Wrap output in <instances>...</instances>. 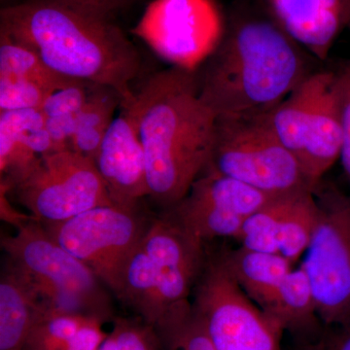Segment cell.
I'll return each instance as SVG.
<instances>
[{"instance_id":"1","label":"cell","mask_w":350,"mask_h":350,"mask_svg":"<svg viewBox=\"0 0 350 350\" xmlns=\"http://www.w3.org/2000/svg\"><path fill=\"white\" fill-rule=\"evenodd\" d=\"M112 18L72 0H27L2 9L0 31L31 48L57 75L111 87L128 101L142 57Z\"/></svg>"},{"instance_id":"2","label":"cell","mask_w":350,"mask_h":350,"mask_svg":"<svg viewBox=\"0 0 350 350\" xmlns=\"http://www.w3.org/2000/svg\"><path fill=\"white\" fill-rule=\"evenodd\" d=\"M319 63L262 9L239 11L197 70L200 96L216 117L262 114L319 70Z\"/></svg>"},{"instance_id":"3","label":"cell","mask_w":350,"mask_h":350,"mask_svg":"<svg viewBox=\"0 0 350 350\" xmlns=\"http://www.w3.org/2000/svg\"><path fill=\"white\" fill-rule=\"evenodd\" d=\"M135 100L149 198L163 211L206 170L217 117L200 98L197 71L174 66L145 80Z\"/></svg>"},{"instance_id":"4","label":"cell","mask_w":350,"mask_h":350,"mask_svg":"<svg viewBox=\"0 0 350 350\" xmlns=\"http://www.w3.org/2000/svg\"><path fill=\"white\" fill-rule=\"evenodd\" d=\"M1 248L47 308L103 324L114 320L109 290L84 262L64 250L38 219L1 237Z\"/></svg>"},{"instance_id":"5","label":"cell","mask_w":350,"mask_h":350,"mask_svg":"<svg viewBox=\"0 0 350 350\" xmlns=\"http://www.w3.org/2000/svg\"><path fill=\"white\" fill-rule=\"evenodd\" d=\"M267 113L217 117L206 170L231 177L271 197L315 191L300 161L271 130Z\"/></svg>"},{"instance_id":"6","label":"cell","mask_w":350,"mask_h":350,"mask_svg":"<svg viewBox=\"0 0 350 350\" xmlns=\"http://www.w3.org/2000/svg\"><path fill=\"white\" fill-rule=\"evenodd\" d=\"M152 219L138 206L113 204L68 220L41 224L51 238L91 269L121 301L126 262L142 243Z\"/></svg>"},{"instance_id":"7","label":"cell","mask_w":350,"mask_h":350,"mask_svg":"<svg viewBox=\"0 0 350 350\" xmlns=\"http://www.w3.org/2000/svg\"><path fill=\"white\" fill-rule=\"evenodd\" d=\"M192 306L215 350H282L283 332L230 275L220 253H207Z\"/></svg>"},{"instance_id":"8","label":"cell","mask_w":350,"mask_h":350,"mask_svg":"<svg viewBox=\"0 0 350 350\" xmlns=\"http://www.w3.org/2000/svg\"><path fill=\"white\" fill-rule=\"evenodd\" d=\"M319 221L301 266L325 327L350 322V196L320 183Z\"/></svg>"},{"instance_id":"9","label":"cell","mask_w":350,"mask_h":350,"mask_svg":"<svg viewBox=\"0 0 350 350\" xmlns=\"http://www.w3.org/2000/svg\"><path fill=\"white\" fill-rule=\"evenodd\" d=\"M13 191L18 202L41 223L68 220L114 204L94 161L70 150L41 157Z\"/></svg>"},{"instance_id":"10","label":"cell","mask_w":350,"mask_h":350,"mask_svg":"<svg viewBox=\"0 0 350 350\" xmlns=\"http://www.w3.org/2000/svg\"><path fill=\"white\" fill-rule=\"evenodd\" d=\"M214 0H154L133 33L170 66L197 71L224 36Z\"/></svg>"},{"instance_id":"11","label":"cell","mask_w":350,"mask_h":350,"mask_svg":"<svg viewBox=\"0 0 350 350\" xmlns=\"http://www.w3.org/2000/svg\"><path fill=\"white\" fill-rule=\"evenodd\" d=\"M142 245L153 266L162 317L172 306L188 301L194 291L206 260V243L163 211L152 219Z\"/></svg>"},{"instance_id":"12","label":"cell","mask_w":350,"mask_h":350,"mask_svg":"<svg viewBox=\"0 0 350 350\" xmlns=\"http://www.w3.org/2000/svg\"><path fill=\"white\" fill-rule=\"evenodd\" d=\"M135 96L122 101L94 158L112 202L126 206H138L140 200L149 197Z\"/></svg>"},{"instance_id":"13","label":"cell","mask_w":350,"mask_h":350,"mask_svg":"<svg viewBox=\"0 0 350 350\" xmlns=\"http://www.w3.org/2000/svg\"><path fill=\"white\" fill-rule=\"evenodd\" d=\"M262 11L320 63L350 25V0H258Z\"/></svg>"},{"instance_id":"14","label":"cell","mask_w":350,"mask_h":350,"mask_svg":"<svg viewBox=\"0 0 350 350\" xmlns=\"http://www.w3.org/2000/svg\"><path fill=\"white\" fill-rule=\"evenodd\" d=\"M342 112L335 69H326L314 107L306 124L301 165L315 188L340 160Z\"/></svg>"},{"instance_id":"15","label":"cell","mask_w":350,"mask_h":350,"mask_svg":"<svg viewBox=\"0 0 350 350\" xmlns=\"http://www.w3.org/2000/svg\"><path fill=\"white\" fill-rule=\"evenodd\" d=\"M261 310L289 333L299 347L317 345L325 330L312 285L301 265L287 275Z\"/></svg>"},{"instance_id":"16","label":"cell","mask_w":350,"mask_h":350,"mask_svg":"<svg viewBox=\"0 0 350 350\" xmlns=\"http://www.w3.org/2000/svg\"><path fill=\"white\" fill-rule=\"evenodd\" d=\"M41 300L6 259L0 276V350H24Z\"/></svg>"},{"instance_id":"17","label":"cell","mask_w":350,"mask_h":350,"mask_svg":"<svg viewBox=\"0 0 350 350\" xmlns=\"http://www.w3.org/2000/svg\"><path fill=\"white\" fill-rule=\"evenodd\" d=\"M219 253L234 282L260 308L295 269L293 262L280 253L261 252L241 246Z\"/></svg>"},{"instance_id":"18","label":"cell","mask_w":350,"mask_h":350,"mask_svg":"<svg viewBox=\"0 0 350 350\" xmlns=\"http://www.w3.org/2000/svg\"><path fill=\"white\" fill-rule=\"evenodd\" d=\"M45 123L40 109L0 112V184L12 192L29 176L41 157L27 144V133Z\"/></svg>"},{"instance_id":"19","label":"cell","mask_w":350,"mask_h":350,"mask_svg":"<svg viewBox=\"0 0 350 350\" xmlns=\"http://www.w3.org/2000/svg\"><path fill=\"white\" fill-rule=\"evenodd\" d=\"M325 70L319 68L314 71L282 103L267 113L269 126L276 137L300 163L305 146L306 124L319 96Z\"/></svg>"},{"instance_id":"20","label":"cell","mask_w":350,"mask_h":350,"mask_svg":"<svg viewBox=\"0 0 350 350\" xmlns=\"http://www.w3.org/2000/svg\"><path fill=\"white\" fill-rule=\"evenodd\" d=\"M319 213L314 191H300L283 197L278 224V250L294 265L308 250L319 221Z\"/></svg>"},{"instance_id":"21","label":"cell","mask_w":350,"mask_h":350,"mask_svg":"<svg viewBox=\"0 0 350 350\" xmlns=\"http://www.w3.org/2000/svg\"><path fill=\"white\" fill-rule=\"evenodd\" d=\"M121 101V96L116 90L94 85L89 100L76 118L75 135L69 150L94 162Z\"/></svg>"},{"instance_id":"22","label":"cell","mask_w":350,"mask_h":350,"mask_svg":"<svg viewBox=\"0 0 350 350\" xmlns=\"http://www.w3.org/2000/svg\"><path fill=\"white\" fill-rule=\"evenodd\" d=\"M121 301L154 327L162 315L153 266L142 241L126 262Z\"/></svg>"},{"instance_id":"23","label":"cell","mask_w":350,"mask_h":350,"mask_svg":"<svg viewBox=\"0 0 350 350\" xmlns=\"http://www.w3.org/2000/svg\"><path fill=\"white\" fill-rule=\"evenodd\" d=\"M0 76L29 80L52 93L76 81L57 75L31 48L2 31H0Z\"/></svg>"},{"instance_id":"24","label":"cell","mask_w":350,"mask_h":350,"mask_svg":"<svg viewBox=\"0 0 350 350\" xmlns=\"http://www.w3.org/2000/svg\"><path fill=\"white\" fill-rule=\"evenodd\" d=\"M155 328L163 350H215L189 300L170 308Z\"/></svg>"},{"instance_id":"25","label":"cell","mask_w":350,"mask_h":350,"mask_svg":"<svg viewBox=\"0 0 350 350\" xmlns=\"http://www.w3.org/2000/svg\"><path fill=\"white\" fill-rule=\"evenodd\" d=\"M96 320L47 308L41 303L24 350H68L80 330Z\"/></svg>"},{"instance_id":"26","label":"cell","mask_w":350,"mask_h":350,"mask_svg":"<svg viewBox=\"0 0 350 350\" xmlns=\"http://www.w3.org/2000/svg\"><path fill=\"white\" fill-rule=\"evenodd\" d=\"M284 196L273 198L245 219L237 239L239 246L261 252L280 253L278 224Z\"/></svg>"},{"instance_id":"27","label":"cell","mask_w":350,"mask_h":350,"mask_svg":"<svg viewBox=\"0 0 350 350\" xmlns=\"http://www.w3.org/2000/svg\"><path fill=\"white\" fill-rule=\"evenodd\" d=\"M112 322L115 350H163L155 327L140 317H116Z\"/></svg>"},{"instance_id":"28","label":"cell","mask_w":350,"mask_h":350,"mask_svg":"<svg viewBox=\"0 0 350 350\" xmlns=\"http://www.w3.org/2000/svg\"><path fill=\"white\" fill-rule=\"evenodd\" d=\"M51 93L29 80L0 76V112L40 109Z\"/></svg>"},{"instance_id":"29","label":"cell","mask_w":350,"mask_h":350,"mask_svg":"<svg viewBox=\"0 0 350 350\" xmlns=\"http://www.w3.org/2000/svg\"><path fill=\"white\" fill-rule=\"evenodd\" d=\"M94 85L85 81H73L51 93L41 107L45 118L77 117L86 105Z\"/></svg>"},{"instance_id":"30","label":"cell","mask_w":350,"mask_h":350,"mask_svg":"<svg viewBox=\"0 0 350 350\" xmlns=\"http://www.w3.org/2000/svg\"><path fill=\"white\" fill-rule=\"evenodd\" d=\"M335 71L342 112V142L340 160L350 185V61L342 62Z\"/></svg>"},{"instance_id":"31","label":"cell","mask_w":350,"mask_h":350,"mask_svg":"<svg viewBox=\"0 0 350 350\" xmlns=\"http://www.w3.org/2000/svg\"><path fill=\"white\" fill-rule=\"evenodd\" d=\"M103 322L93 320L83 327L68 350H100L108 334L103 330Z\"/></svg>"},{"instance_id":"32","label":"cell","mask_w":350,"mask_h":350,"mask_svg":"<svg viewBox=\"0 0 350 350\" xmlns=\"http://www.w3.org/2000/svg\"><path fill=\"white\" fill-rule=\"evenodd\" d=\"M317 350H350V322L345 325L326 327L317 345Z\"/></svg>"},{"instance_id":"33","label":"cell","mask_w":350,"mask_h":350,"mask_svg":"<svg viewBox=\"0 0 350 350\" xmlns=\"http://www.w3.org/2000/svg\"><path fill=\"white\" fill-rule=\"evenodd\" d=\"M10 190L6 186L0 184V213L1 219L5 222L14 226L16 229L22 227L25 223L29 222L32 219H36L32 215L19 213L17 209L14 208L9 202L8 194Z\"/></svg>"},{"instance_id":"34","label":"cell","mask_w":350,"mask_h":350,"mask_svg":"<svg viewBox=\"0 0 350 350\" xmlns=\"http://www.w3.org/2000/svg\"><path fill=\"white\" fill-rule=\"evenodd\" d=\"M72 1L113 16V13L129 5L133 0H72Z\"/></svg>"},{"instance_id":"35","label":"cell","mask_w":350,"mask_h":350,"mask_svg":"<svg viewBox=\"0 0 350 350\" xmlns=\"http://www.w3.org/2000/svg\"><path fill=\"white\" fill-rule=\"evenodd\" d=\"M100 350H115L114 340L110 334H108L107 340L101 345Z\"/></svg>"},{"instance_id":"36","label":"cell","mask_w":350,"mask_h":350,"mask_svg":"<svg viewBox=\"0 0 350 350\" xmlns=\"http://www.w3.org/2000/svg\"><path fill=\"white\" fill-rule=\"evenodd\" d=\"M299 350H317L315 349H313L312 347H299Z\"/></svg>"},{"instance_id":"37","label":"cell","mask_w":350,"mask_h":350,"mask_svg":"<svg viewBox=\"0 0 350 350\" xmlns=\"http://www.w3.org/2000/svg\"><path fill=\"white\" fill-rule=\"evenodd\" d=\"M349 31H350V25H349Z\"/></svg>"}]
</instances>
